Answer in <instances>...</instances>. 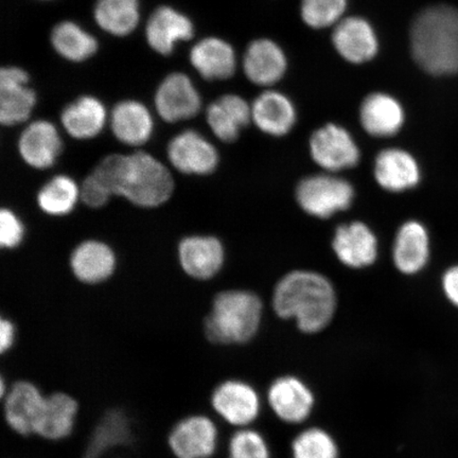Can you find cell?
<instances>
[{
  "instance_id": "1",
  "label": "cell",
  "mask_w": 458,
  "mask_h": 458,
  "mask_svg": "<svg viewBox=\"0 0 458 458\" xmlns=\"http://www.w3.org/2000/svg\"><path fill=\"white\" fill-rule=\"evenodd\" d=\"M272 303L278 318L294 319L303 334L315 335L334 319L337 299L334 284L324 275L299 270L279 280Z\"/></svg>"
},
{
  "instance_id": "2",
  "label": "cell",
  "mask_w": 458,
  "mask_h": 458,
  "mask_svg": "<svg viewBox=\"0 0 458 458\" xmlns=\"http://www.w3.org/2000/svg\"><path fill=\"white\" fill-rule=\"evenodd\" d=\"M411 53L434 76L458 72V9L448 4L422 10L411 24Z\"/></svg>"
},
{
  "instance_id": "3",
  "label": "cell",
  "mask_w": 458,
  "mask_h": 458,
  "mask_svg": "<svg viewBox=\"0 0 458 458\" xmlns=\"http://www.w3.org/2000/svg\"><path fill=\"white\" fill-rule=\"evenodd\" d=\"M262 315V301L253 292H221L205 318V336L216 345H243L259 331Z\"/></svg>"
},
{
  "instance_id": "4",
  "label": "cell",
  "mask_w": 458,
  "mask_h": 458,
  "mask_svg": "<svg viewBox=\"0 0 458 458\" xmlns=\"http://www.w3.org/2000/svg\"><path fill=\"white\" fill-rule=\"evenodd\" d=\"M174 191L170 171L146 152L129 156L122 196L142 208H156L167 202Z\"/></svg>"
},
{
  "instance_id": "5",
  "label": "cell",
  "mask_w": 458,
  "mask_h": 458,
  "mask_svg": "<svg viewBox=\"0 0 458 458\" xmlns=\"http://www.w3.org/2000/svg\"><path fill=\"white\" fill-rule=\"evenodd\" d=\"M354 197L356 192L351 182L330 174L307 176L296 187L300 208L318 219H328L347 210Z\"/></svg>"
},
{
  "instance_id": "6",
  "label": "cell",
  "mask_w": 458,
  "mask_h": 458,
  "mask_svg": "<svg viewBox=\"0 0 458 458\" xmlns=\"http://www.w3.org/2000/svg\"><path fill=\"white\" fill-rule=\"evenodd\" d=\"M167 445L174 458H211L219 445V428L213 418L191 413L172 425Z\"/></svg>"
},
{
  "instance_id": "7",
  "label": "cell",
  "mask_w": 458,
  "mask_h": 458,
  "mask_svg": "<svg viewBox=\"0 0 458 458\" xmlns=\"http://www.w3.org/2000/svg\"><path fill=\"white\" fill-rule=\"evenodd\" d=\"M211 409L228 425L249 428L261 413V398L250 383L228 379L219 383L210 396Z\"/></svg>"
},
{
  "instance_id": "8",
  "label": "cell",
  "mask_w": 458,
  "mask_h": 458,
  "mask_svg": "<svg viewBox=\"0 0 458 458\" xmlns=\"http://www.w3.org/2000/svg\"><path fill=\"white\" fill-rule=\"evenodd\" d=\"M309 148L313 162L328 174L352 169L360 162V152L356 140L345 128L335 123L315 131Z\"/></svg>"
},
{
  "instance_id": "9",
  "label": "cell",
  "mask_w": 458,
  "mask_h": 458,
  "mask_svg": "<svg viewBox=\"0 0 458 458\" xmlns=\"http://www.w3.org/2000/svg\"><path fill=\"white\" fill-rule=\"evenodd\" d=\"M46 394L36 382L19 379L11 383L3 400L5 425L19 437L33 435L34 423L41 411Z\"/></svg>"
},
{
  "instance_id": "10",
  "label": "cell",
  "mask_w": 458,
  "mask_h": 458,
  "mask_svg": "<svg viewBox=\"0 0 458 458\" xmlns=\"http://www.w3.org/2000/svg\"><path fill=\"white\" fill-rule=\"evenodd\" d=\"M267 400L278 420L289 425L308 420L315 406L312 389L295 376L279 377L267 389Z\"/></svg>"
},
{
  "instance_id": "11",
  "label": "cell",
  "mask_w": 458,
  "mask_h": 458,
  "mask_svg": "<svg viewBox=\"0 0 458 458\" xmlns=\"http://www.w3.org/2000/svg\"><path fill=\"white\" fill-rule=\"evenodd\" d=\"M79 411V401L73 394L64 391L46 394L34 423L33 435L53 443L70 438L76 428Z\"/></svg>"
},
{
  "instance_id": "12",
  "label": "cell",
  "mask_w": 458,
  "mask_h": 458,
  "mask_svg": "<svg viewBox=\"0 0 458 458\" xmlns=\"http://www.w3.org/2000/svg\"><path fill=\"white\" fill-rule=\"evenodd\" d=\"M154 101L159 116L170 123L197 116L202 106L191 78L181 72L171 73L164 79Z\"/></svg>"
},
{
  "instance_id": "13",
  "label": "cell",
  "mask_w": 458,
  "mask_h": 458,
  "mask_svg": "<svg viewBox=\"0 0 458 458\" xmlns=\"http://www.w3.org/2000/svg\"><path fill=\"white\" fill-rule=\"evenodd\" d=\"M168 158L172 165L184 174L208 175L219 164L216 148L192 130L182 131L171 140Z\"/></svg>"
},
{
  "instance_id": "14",
  "label": "cell",
  "mask_w": 458,
  "mask_h": 458,
  "mask_svg": "<svg viewBox=\"0 0 458 458\" xmlns=\"http://www.w3.org/2000/svg\"><path fill=\"white\" fill-rule=\"evenodd\" d=\"M28 83V73L20 67H4L0 72V123L4 125L11 127L30 117L37 95Z\"/></svg>"
},
{
  "instance_id": "15",
  "label": "cell",
  "mask_w": 458,
  "mask_h": 458,
  "mask_svg": "<svg viewBox=\"0 0 458 458\" xmlns=\"http://www.w3.org/2000/svg\"><path fill=\"white\" fill-rule=\"evenodd\" d=\"M332 250L344 266L364 268L376 262L379 244L370 227L363 222L356 221L336 228Z\"/></svg>"
},
{
  "instance_id": "16",
  "label": "cell",
  "mask_w": 458,
  "mask_h": 458,
  "mask_svg": "<svg viewBox=\"0 0 458 458\" xmlns=\"http://www.w3.org/2000/svg\"><path fill=\"white\" fill-rule=\"evenodd\" d=\"M332 43L337 54L352 64H364L375 59L379 51L375 29L362 17H347L337 22Z\"/></svg>"
},
{
  "instance_id": "17",
  "label": "cell",
  "mask_w": 458,
  "mask_h": 458,
  "mask_svg": "<svg viewBox=\"0 0 458 458\" xmlns=\"http://www.w3.org/2000/svg\"><path fill=\"white\" fill-rule=\"evenodd\" d=\"M375 180L388 192H404L421 181V169L417 159L408 151L388 148L377 154L374 165Z\"/></svg>"
},
{
  "instance_id": "18",
  "label": "cell",
  "mask_w": 458,
  "mask_h": 458,
  "mask_svg": "<svg viewBox=\"0 0 458 458\" xmlns=\"http://www.w3.org/2000/svg\"><path fill=\"white\" fill-rule=\"evenodd\" d=\"M182 270L194 279L208 280L221 271L225 251L219 239L192 236L182 239L179 246Z\"/></svg>"
},
{
  "instance_id": "19",
  "label": "cell",
  "mask_w": 458,
  "mask_h": 458,
  "mask_svg": "<svg viewBox=\"0 0 458 458\" xmlns=\"http://www.w3.org/2000/svg\"><path fill=\"white\" fill-rule=\"evenodd\" d=\"M288 62L284 50L272 39L251 42L243 56V72L251 83L259 86L276 84L284 76Z\"/></svg>"
},
{
  "instance_id": "20",
  "label": "cell",
  "mask_w": 458,
  "mask_h": 458,
  "mask_svg": "<svg viewBox=\"0 0 458 458\" xmlns=\"http://www.w3.org/2000/svg\"><path fill=\"white\" fill-rule=\"evenodd\" d=\"M431 253L429 234L421 222L406 221L398 229L393 246V261L400 273L415 275L428 265Z\"/></svg>"
},
{
  "instance_id": "21",
  "label": "cell",
  "mask_w": 458,
  "mask_h": 458,
  "mask_svg": "<svg viewBox=\"0 0 458 458\" xmlns=\"http://www.w3.org/2000/svg\"><path fill=\"white\" fill-rule=\"evenodd\" d=\"M62 146L59 131L47 120H37L29 124L19 140L22 160L30 167L39 170L53 167L60 157Z\"/></svg>"
},
{
  "instance_id": "22",
  "label": "cell",
  "mask_w": 458,
  "mask_h": 458,
  "mask_svg": "<svg viewBox=\"0 0 458 458\" xmlns=\"http://www.w3.org/2000/svg\"><path fill=\"white\" fill-rule=\"evenodd\" d=\"M193 33L191 19L165 5L154 11L146 28L148 44L162 55L174 53L175 45L181 41H188L193 37Z\"/></svg>"
},
{
  "instance_id": "23",
  "label": "cell",
  "mask_w": 458,
  "mask_h": 458,
  "mask_svg": "<svg viewBox=\"0 0 458 458\" xmlns=\"http://www.w3.org/2000/svg\"><path fill=\"white\" fill-rule=\"evenodd\" d=\"M360 122L366 133L386 139L399 133L405 122L401 103L386 93H372L360 107Z\"/></svg>"
},
{
  "instance_id": "24",
  "label": "cell",
  "mask_w": 458,
  "mask_h": 458,
  "mask_svg": "<svg viewBox=\"0 0 458 458\" xmlns=\"http://www.w3.org/2000/svg\"><path fill=\"white\" fill-rule=\"evenodd\" d=\"M250 106L251 122L262 133L282 137L294 128L297 114L293 102L279 91H263Z\"/></svg>"
},
{
  "instance_id": "25",
  "label": "cell",
  "mask_w": 458,
  "mask_h": 458,
  "mask_svg": "<svg viewBox=\"0 0 458 458\" xmlns=\"http://www.w3.org/2000/svg\"><path fill=\"white\" fill-rule=\"evenodd\" d=\"M206 118L217 139L233 142L238 140L242 131L251 122V106L242 97L225 95L211 103Z\"/></svg>"
},
{
  "instance_id": "26",
  "label": "cell",
  "mask_w": 458,
  "mask_h": 458,
  "mask_svg": "<svg viewBox=\"0 0 458 458\" xmlns=\"http://www.w3.org/2000/svg\"><path fill=\"white\" fill-rule=\"evenodd\" d=\"M191 62L206 80H226L233 76L237 56L232 45L219 38H206L193 46Z\"/></svg>"
},
{
  "instance_id": "27",
  "label": "cell",
  "mask_w": 458,
  "mask_h": 458,
  "mask_svg": "<svg viewBox=\"0 0 458 458\" xmlns=\"http://www.w3.org/2000/svg\"><path fill=\"white\" fill-rule=\"evenodd\" d=\"M71 267L80 282L100 284L112 276L116 267V257L110 246L97 240H89L74 249Z\"/></svg>"
},
{
  "instance_id": "28",
  "label": "cell",
  "mask_w": 458,
  "mask_h": 458,
  "mask_svg": "<svg viewBox=\"0 0 458 458\" xmlns=\"http://www.w3.org/2000/svg\"><path fill=\"white\" fill-rule=\"evenodd\" d=\"M153 118L140 101L125 100L113 108L111 127L114 137L124 145L139 147L151 139Z\"/></svg>"
},
{
  "instance_id": "29",
  "label": "cell",
  "mask_w": 458,
  "mask_h": 458,
  "mask_svg": "<svg viewBox=\"0 0 458 458\" xmlns=\"http://www.w3.org/2000/svg\"><path fill=\"white\" fill-rule=\"evenodd\" d=\"M105 105L93 96H82L62 112L63 127L76 140H90L101 133L106 123Z\"/></svg>"
},
{
  "instance_id": "30",
  "label": "cell",
  "mask_w": 458,
  "mask_h": 458,
  "mask_svg": "<svg viewBox=\"0 0 458 458\" xmlns=\"http://www.w3.org/2000/svg\"><path fill=\"white\" fill-rule=\"evenodd\" d=\"M98 26L114 37H127L140 20L139 0H98L94 10Z\"/></svg>"
},
{
  "instance_id": "31",
  "label": "cell",
  "mask_w": 458,
  "mask_h": 458,
  "mask_svg": "<svg viewBox=\"0 0 458 458\" xmlns=\"http://www.w3.org/2000/svg\"><path fill=\"white\" fill-rule=\"evenodd\" d=\"M51 44L65 60L83 62L93 56L98 50V42L84 29L72 21H62L51 32Z\"/></svg>"
},
{
  "instance_id": "32",
  "label": "cell",
  "mask_w": 458,
  "mask_h": 458,
  "mask_svg": "<svg viewBox=\"0 0 458 458\" xmlns=\"http://www.w3.org/2000/svg\"><path fill=\"white\" fill-rule=\"evenodd\" d=\"M80 198V188L72 177L57 175L38 193V208L45 214L62 216L71 214Z\"/></svg>"
},
{
  "instance_id": "33",
  "label": "cell",
  "mask_w": 458,
  "mask_h": 458,
  "mask_svg": "<svg viewBox=\"0 0 458 458\" xmlns=\"http://www.w3.org/2000/svg\"><path fill=\"white\" fill-rule=\"evenodd\" d=\"M293 458H339L340 449L332 435L322 428L303 429L291 445Z\"/></svg>"
},
{
  "instance_id": "34",
  "label": "cell",
  "mask_w": 458,
  "mask_h": 458,
  "mask_svg": "<svg viewBox=\"0 0 458 458\" xmlns=\"http://www.w3.org/2000/svg\"><path fill=\"white\" fill-rule=\"evenodd\" d=\"M347 0H301V16L312 29L334 27L343 20Z\"/></svg>"
},
{
  "instance_id": "35",
  "label": "cell",
  "mask_w": 458,
  "mask_h": 458,
  "mask_svg": "<svg viewBox=\"0 0 458 458\" xmlns=\"http://www.w3.org/2000/svg\"><path fill=\"white\" fill-rule=\"evenodd\" d=\"M227 458H272L270 446L254 428H239L228 443Z\"/></svg>"
},
{
  "instance_id": "36",
  "label": "cell",
  "mask_w": 458,
  "mask_h": 458,
  "mask_svg": "<svg viewBox=\"0 0 458 458\" xmlns=\"http://www.w3.org/2000/svg\"><path fill=\"white\" fill-rule=\"evenodd\" d=\"M128 165L129 156L112 154L103 158L91 174L112 193V196H122Z\"/></svg>"
},
{
  "instance_id": "37",
  "label": "cell",
  "mask_w": 458,
  "mask_h": 458,
  "mask_svg": "<svg viewBox=\"0 0 458 458\" xmlns=\"http://www.w3.org/2000/svg\"><path fill=\"white\" fill-rule=\"evenodd\" d=\"M25 236V227L13 210L0 211V245L4 249H15Z\"/></svg>"
},
{
  "instance_id": "38",
  "label": "cell",
  "mask_w": 458,
  "mask_h": 458,
  "mask_svg": "<svg viewBox=\"0 0 458 458\" xmlns=\"http://www.w3.org/2000/svg\"><path fill=\"white\" fill-rule=\"evenodd\" d=\"M111 197L112 193L101 184L93 174L86 177L80 187V199L90 208H102L107 204Z\"/></svg>"
},
{
  "instance_id": "39",
  "label": "cell",
  "mask_w": 458,
  "mask_h": 458,
  "mask_svg": "<svg viewBox=\"0 0 458 458\" xmlns=\"http://www.w3.org/2000/svg\"><path fill=\"white\" fill-rule=\"evenodd\" d=\"M442 285L446 300L458 308V265L445 272Z\"/></svg>"
},
{
  "instance_id": "40",
  "label": "cell",
  "mask_w": 458,
  "mask_h": 458,
  "mask_svg": "<svg viewBox=\"0 0 458 458\" xmlns=\"http://www.w3.org/2000/svg\"><path fill=\"white\" fill-rule=\"evenodd\" d=\"M16 340L15 326L9 318L0 320V352L7 354L13 348Z\"/></svg>"
}]
</instances>
